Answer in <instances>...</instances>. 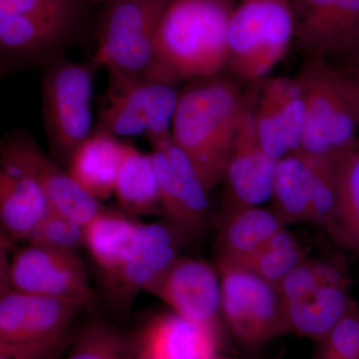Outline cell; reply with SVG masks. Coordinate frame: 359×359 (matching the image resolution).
<instances>
[{"label": "cell", "mask_w": 359, "mask_h": 359, "mask_svg": "<svg viewBox=\"0 0 359 359\" xmlns=\"http://www.w3.org/2000/svg\"><path fill=\"white\" fill-rule=\"evenodd\" d=\"M52 211L46 196L27 172L0 157V231L9 242H27Z\"/></svg>", "instance_id": "18"}, {"label": "cell", "mask_w": 359, "mask_h": 359, "mask_svg": "<svg viewBox=\"0 0 359 359\" xmlns=\"http://www.w3.org/2000/svg\"><path fill=\"white\" fill-rule=\"evenodd\" d=\"M27 243L76 254L78 250L85 247V226L52 210Z\"/></svg>", "instance_id": "31"}, {"label": "cell", "mask_w": 359, "mask_h": 359, "mask_svg": "<svg viewBox=\"0 0 359 359\" xmlns=\"http://www.w3.org/2000/svg\"><path fill=\"white\" fill-rule=\"evenodd\" d=\"M27 69L28 68L20 61L0 55V78L13 74V73L18 72V71Z\"/></svg>", "instance_id": "36"}, {"label": "cell", "mask_w": 359, "mask_h": 359, "mask_svg": "<svg viewBox=\"0 0 359 359\" xmlns=\"http://www.w3.org/2000/svg\"><path fill=\"white\" fill-rule=\"evenodd\" d=\"M222 318L240 344L256 349L287 332L278 285L240 264L218 261Z\"/></svg>", "instance_id": "8"}, {"label": "cell", "mask_w": 359, "mask_h": 359, "mask_svg": "<svg viewBox=\"0 0 359 359\" xmlns=\"http://www.w3.org/2000/svg\"><path fill=\"white\" fill-rule=\"evenodd\" d=\"M135 359H156L154 356L152 355L147 349L145 348L140 342L138 341V339H137V351H136V358Z\"/></svg>", "instance_id": "38"}, {"label": "cell", "mask_w": 359, "mask_h": 359, "mask_svg": "<svg viewBox=\"0 0 359 359\" xmlns=\"http://www.w3.org/2000/svg\"><path fill=\"white\" fill-rule=\"evenodd\" d=\"M341 60L346 61V65L341 66H359V21L351 47Z\"/></svg>", "instance_id": "37"}, {"label": "cell", "mask_w": 359, "mask_h": 359, "mask_svg": "<svg viewBox=\"0 0 359 359\" xmlns=\"http://www.w3.org/2000/svg\"><path fill=\"white\" fill-rule=\"evenodd\" d=\"M306 100V121L299 152L337 158L359 140L355 102L339 65L306 57L297 75Z\"/></svg>", "instance_id": "5"}, {"label": "cell", "mask_w": 359, "mask_h": 359, "mask_svg": "<svg viewBox=\"0 0 359 359\" xmlns=\"http://www.w3.org/2000/svg\"><path fill=\"white\" fill-rule=\"evenodd\" d=\"M82 309L75 302L11 287L0 294V342L30 346L65 339Z\"/></svg>", "instance_id": "15"}, {"label": "cell", "mask_w": 359, "mask_h": 359, "mask_svg": "<svg viewBox=\"0 0 359 359\" xmlns=\"http://www.w3.org/2000/svg\"><path fill=\"white\" fill-rule=\"evenodd\" d=\"M283 226L271 209L244 207L226 210L219 233V261L244 263Z\"/></svg>", "instance_id": "22"}, {"label": "cell", "mask_w": 359, "mask_h": 359, "mask_svg": "<svg viewBox=\"0 0 359 359\" xmlns=\"http://www.w3.org/2000/svg\"><path fill=\"white\" fill-rule=\"evenodd\" d=\"M137 339L156 359H214L218 354L219 334L173 311L151 318Z\"/></svg>", "instance_id": "19"}, {"label": "cell", "mask_w": 359, "mask_h": 359, "mask_svg": "<svg viewBox=\"0 0 359 359\" xmlns=\"http://www.w3.org/2000/svg\"><path fill=\"white\" fill-rule=\"evenodd\" d=\"M354 359H359V356H356V358Z\"/></svg>", "instance_id": "42"}, {"label": "cell", "mask_w": 359, "mask_h": 359, "mask_svg": "<svg viewBox=\"0 0 359 359\" xmlns=\"http://www.w3.org/2000/svg\"><path fill=\"white\" fill-rule=\"evenodd\" d=\"M149 143L159 185L161 211L168 223L187 238L199 235L209 215V191L171 135Z\"/></svg>", "instance_id": "10"}, {"label": "cell", "mask_w": 359, "mask_h": 359, "mask_svg": "<svg viewBox=\"0 0 359 359\" xmlns=\"http://www.w3.org/2000/svg\"><path fill=\"white\" fill-rule=\"evenodd\" d=\"M339 245L359 257V140L337 158Z\"/></svg>", "instance_id": "26"}, {"label": "cell", "mask_w": 359, "mask_h": 359, "mask_svg": "<svg viewBox=\"0 0 359 359\" xmlns=\"http://www.w3.org/2000/svg\"><path fill=\"white\" fill-rule=\"evenodd\" d=\"M65 339L30 344L13 346L0 342V359H54L65 344Z\"/></svg>", "instance_id": "33"}, {"label": "cell", "mask_w": 359, "mask_h": 359, "mask_svg": "<svg viewBox=\"0 0 359 359\" xmlns=\"http://www.w3.org/2000/svg\"><path fill=\"white\" fill-rule=\"evenodd\" d=\"M137 339L104 320L82 328L66 359H135Z\"/></svg>", "instance_id": "29"}, {"label": "cell", "mask_w": 359, "mask_h": 359, "mask_svg": "<svg viewBox=\"0 0 359 359\" xmlns=\"http://www.w3.org/2000/svg\"><path fill=\"white\" fill-rule=\"evenodd\" d=\"M84 0H0V55L28 68L44 66L81 37Z\"/></svg>", "instance_id": "3"}, {"label": "cell", "mask_w": 359, "mask_h": 359, "mask_svg": "<svg viewBox=\"0 0 359 359\" xmlns=\"http://www.w3.org/2000/svg\"><path fill=\"white\" fill-rule=\"evenodd\" d=\"M348 276L328 283L299 301L283 304L287 332L320 342L353 306Z\"/></svg>", "instance_id": "21"}, {"label": "cell", "mask_w": 359, "mask_h": 359, "mask_svg": "<svg viewBox=\"0 0 359 359\" xmlns=\"http://www.w3.org/2000/svg\"><path fill=\"white\" fill-rule=\"evenodd\" d=\"M238 0H169L146 79L179 85L228 68V27Z\"/></svg>", "instance_id": "1"}, {"label": "cell", "mask_w": 359, "mask_h": 359, "mask_svg": "<svg viewBox=\"0 0 359 359\" xmlns=\"http://www.w3.org/2000/svg\"><path fill=\"white\" fill-rule=\"evenodd\" d=\"M11 289L89 306L94 299L88 276L77 254L29 244L9 264Z\"/></svg>", "instance_id": "13"}, {"label": "cell", "mask_w": 359, "mask_h": 359, "mask_svg": "<svg viewBox=\"0 0 359 359\" xmlns=\"http://www.w3.org/2000/svg\"><path fill=\"white\" fill-rule=\"evenodd\" d=\"M308 259L299 241L283 226L271 240L240 264L268 282L278 285L292 269Z\"/></svg>", "instance_id": "28"}, {"label": "cell", "mask_w": 359, "mask_h": 359, "mask_svg": "<svg viewBox=\"0 0 359 359\" xmlns=\"http://www.w3.org/2000/svg\"><path fill=\"white\" fill-rule=\"evenodd\" d=\"M290 0H238L228 27L226 72L255 84L268 77L294 42Z\"/></svg>", "instance_id": "6"}, {"label": "cell", "mask_w": 359, "mask_h": 359, "mask_svg": "<svg viewBox=\"0 0 359 359\" xmlns=\"http://www.w3.org/2000/svg\"><path fill=\"white\" fill-rule=\"evenodd\" d=\"M294 42L306 57L342 59L359 21V0H290Z\"/></svg>", "instance_id": "16"}, {"label": "cell", "mask_w": 359, "mask_h": 359, "mask_svg": "<svg viewBox=\"0 0 359 359\" xmlns=\"http://www.w3.org/2000/svg\"><path fill=\"white\" fill-rule=\"evenodd\" d=\"M359 351V302L320 341L316 359H354Z\"/></svg>", "instance_id": "32"}, {"label": "cell", "mask_w": 359, "mask_h": 359, "mask_svg": "<svg viewBox=\"0 0 359 359\" xmlns=\"http://www.w3.org/2000/svg\"><path fill=\"white\" fill-rule=\"evenodd\" d=\"M86 62L58 56L44 66L42 111L45 131L54 159L69 162L71 156L95 130L92 100L97 71Z\"/></svg>", "instance_id": "7"}, {"label": "cell", "mask_w": 359, "mask_h": 359, "mask_svg": "<svg viewBox=\"0 0 359 359\" xmlns=\"http://www.w3.org/2000/svg\"><path fill=\"white\" fill-rule=\"evenodd\" d=\"M11 244L13 243L9 242L6 236L0 231V294L11 289V285H9V264H11L9 250H11Z\"/></svg>", "instance_id": "34"}, {"label": "cell", "mask_w": 359, "mask_h": 359, "mask_svg": "<svg viewBox=\"0 0 359 359\" xmlns=\"http://www.w3.org/2000/svg\"><path fill=\"white\" fill-rule=\"evenodd\" d=\"M186 238L167 221L142 224L140 238L132 254L114 273L102 280L113 311L128 313L136 295L147 290L178 259Z\"/></svg>", "instance_id": "12"}, {"label": "cell", "mask_w": 359, "mask_h": 359, "mask_svg": "<svg viewBox=\"0 0 359 359\" xmlns=\"http://www.w3.org/2000/svg\"><path fill=\"white\" fill-rule=\"evenodd\" d=\"M346 276L348 275L341 264L330 259H309L308 257L278 283V289L283 304H289Z\"/></svg>", "instance_id": "30"}, {"label": "cell", "mask_w": 359, "mask_h": 359, "mask_svg": "<svg viewBox=\"0 0 359 359\" xmlns=\"http://www.w3.org/2000/svg\"><path fill=\"white\" fill-rule=\"evenodd\" d=\"M147 292L166 302L173 313L219 334L221 280L211 264L179 257Z\"/></svg>", "instance_id": "14"}, {"label": "cell", "mask_w": 359, "mask_h": 359, "mask_svg": "<svg viewBox=\"0 0 359 359\" xmlns=\"http://www.w3.org/2000/svg\"><path fill=\"white\" fill-rule=\"evenodd\" d=\"M339 66L353 93L359 120V66Z\"/></svg>", "instance_id": "35"}, {"label": "cell", "mask_w": 359, "mask_h": 359, "mask_svg": "<svg viewBox=\"0 0 359 359\" xmlns=\"http://www.w3.org/2000/svg\"><path fill=\"white\" fill-rule=\"evenodd\" d=\"M214 359H236V358H228V356L219 355V354L218 353V354H217L216 358H215Z\"/></svg>", "instance_id": "40"}, {"label": "cell", "mask_w": 359, "mask_h": 359, "mask_svg": "<svg viewBox=\"0 0 359 359\" xmlns=\"http://www.w3.org/2000/svg\"><path fill=\"white\" fill-rule=\"evenodd\" d=\"M271 200V211L285 226L309 223L311 174L306 156L294 152L278 161Z\"/></svg>", "instance_id": "25"}, {"label": "cell", "mask_w": 359, "mask_h": 359, "mask_svg": "<svg viewBox=\"0 0 359 359\" xmlns=\"http://www.w3.org/2000/svg\"><path fill=\"white\" fill-rule=\"evenodd\" d=\"M181 89L144 78L114 93L105 92L95 130L119 139L143 136L148 142L169 136Z\"/></svg>", "instance_id": "9"}, {"label": "cell", "mask_w": 359, "mask_h": 359, "mask_svg": "<svg viewBox=\"0 0 359 359\" xmlns=\"http://www.w3.org/2000/svg\"><path fill=\"white\" fill-rule=\"evenodd\" d=\"M142 224L103 210L85 226V248L98 266L102 280L114 273L132 254L140 238Z\"/></svg>", "instance_id": "23"}, {"label": "cell", "mask_w": 359, "mask_h": 359, "mask_svg": "<svg viewBox=\"0 0 359 359\" xmlns=\"http://www.w3.org/2000/svg\"><path fill=\"white\" fill-rule=\"evenodd\" d=\"M304 156L308 158L311 174L309 223L320 226L337 244H339L337 176V163L339 157Z\"/></svg>", "instance_id": "27"}, {"label": "cell", "mask_w": 359, "mask_h": 359, "mask_svg": "<svg viewBox=\"0 0 359 359\" xmlns=\"http://www.w3.org/2000/svg\"><path fill=\"white\" fill-rule=\"evenodd\" d=\"M109 1H111V0H103L102 4H106V2H109ZM102 4H101V6H102Z\"/></svg>", "instance_id": "41"}, {"label": "cell", "mask_w": 359, "mask_h": 359, "mask_svg": "<svg viewBox=\"0 0 359 359\" xmlns=\"http://www.w3.org/2000/svg\"><path fill=\"white\" fill-rule=\"evenodd\" d=\"M127 143L105 132L94 130L87 140L75 150L67 171L85 192L98 201L113 195Z\"/></svg>", "instance_id": "20"}, {"label": "cell", "mask_w": 359, "mask_h": 359, "mask_svg": "<svg viewBox=\"0 0 359 359\" xmlns=\"http://www.w3.org/2000/svg\"><path fill=\"white\" fill-rule=\"evenodd\" d=\"M0 157L20 167L37 182L53 211L82 226L103 211L100 201L85 192L67 170L49 157L27 132L13 130L1 137Z\"/></svg>", "instance_id": "11"}, {"label": "cell", "mask_w": 359, "mask_h": 359, "mask_svg": "<svg viewBox=\"0 0 359 359\" xmlns=\"http://www.w3.org/2000/svg\"><path fill=\"white\" fill-rule=\"evenodd\" d=\"M278 161L264 152L257 139L248 104L224 168L226 210L259 207L271 200Z\"/></svg>", "instance_id": "17"}, {"label": "cell", "mask_w": 359, "mask_h": 359, "mask_svg": "<svg viewBox=\"0 0 359 359\" xmlns=\"http://www.w3.org/2000/svg\"><path fill=\"white\" fill-rule=\"evenodd\" d=\"M248 94L230 73L187 82L181 89L171 136L210 193L223 181Z\"/></svg>", "instance_id": "2"}, {"label": "cell", "mask_w": 359, "mask_h": 359, "mask_svg": "<svg viewBox=\"0 0 359 359\" xmlns=\"http://www.w3.org/2000/svg\"><path fill=\"white\" fill-rule=\"evenodd\" d=\"M169 0H111L97 18L96 50L91 60L108 75L106 93L144 79L155 53L161 15Z\"/></svg>", "instance_id": "4"}, {"label": "cell", "mask_w": 359, "mask_h": 359, "mask_svg": "<svg viewBox=\"0 0 359 359\" xmlns=\"http://www.w3.org/2000/svg\"><path fill=\"white\" fill-rule=\"evenodd\" d=\"M113 195L125 211L133 215L161 210L159 185L152 154L127 144Z\"/></svg>", "instance_id": "24"}, {"label": "cell", "mask_w": 359, "mask_h": 359, "mask_svg": "<svg viewBox=\"0 0 359 359\" xmlns=\"http://www.w3.org/2000/svg\"><path fill=\"white\" fill-rule=\"evenodd\" d=\"M84 1L90 6H101L103 0H84Z\"/></svg>", "instance_id": "39"}]
</instances>
